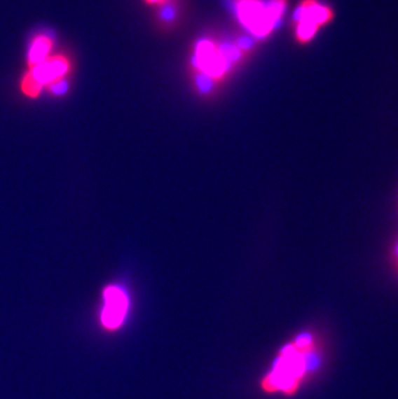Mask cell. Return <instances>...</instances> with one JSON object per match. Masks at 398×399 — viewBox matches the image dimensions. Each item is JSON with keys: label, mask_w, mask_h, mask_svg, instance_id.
<instances>
[{"label": "cell", "mask_w": 398, "mask_h": 399, "mask_svg": "<svg viewBox=\"0 0 398 399\" xmlns=\"http://www.w3.org/2000/svg\"><path fill=\"white\" fill-rule=\"evenodd\" d=\"M287 0H270L266 6L261 0H238L237 10L242 24L256 36H266L277 20L282 16Z\"/></svg>", "instance_id": "cell-1"}, {"label": "cell", "mask_w": 398, "mask_h": 399, "mask_svg": "<svg viewBox=\"0 0 398 399\" xmlns=\"http://www.w3.org/2000/svg\"><path fill=\"white\" fill-rule=\"evenodd\" d=\"M229 56L219 50L215 44L210 41H202L195 50V64L200 71L208 76L219 79L221 78L229 66Z\"/></svg>", "instance_id": "cell-2"}, {"label": "cell", "mask_w": 398, "mask_h": 399, "mask_svg": "<svg viewBox=\"0 0 398 399\" xmlns=\"http://www.w3.org/2000/svg\"><path fill=\"white\" fill-rule=\"evenodd\" d=\"M105 298V307L101 314V319L104 326L109 330H114L119 327L125 319L127 308H128V299L125 292L116 286L108 287L104 292Z\"/></svg>", "instance_id": "cell-3"}, {"label": "cell", "mask_w": 398, "mask_h": 399, "mask_svg": "<svg viewBox=\"0 0 398 399\" xmlns=\"http://www.w3.org/2000/svg\"><path fill=\"white\" fill-rule=\"evenodd\" d=\"M70 69V64L64 56H53L44 59L41 64L32 67L29 74L33 76L36 83L41 87L56 83L60 80H65V75Z\"/></svg>", "instance_id": "cell-4"}, {"label": "cell", "mask_w": 398, "mask_h": 399, "mask_svg": "<svg viewBox=\"0 0 398 399\" xmlns=\"http://www.w3.org/2000/svg\"><path fill=\"white\" fill-rule=\"evenodd\" d=\"M332 17V9L320 3L318 0H301L296 8L295 21L312 24L320 29L321 26L330 22Z\"/></svg>", "instance_id": "cell-5"}, {"label": "cell", "mask_w": 398, "mask_h": 399, "mask_svg": "<svg viewBox=\"0 0 398 399\" xmlns=\"http://www.w3.org/2000/svg\"><path fill=\"white\" fill-rule=\"evenodd\" d=\"M52 48V39L46 35H39L34 39L30 53H29V64L30 67L35 66L48 59L50 50Z\"/></svg>", "instance_id": "cell-6"}, {"label": "cell", "mask_w": 398, "mask_h": 399, "mask_svg": "<svg viewBox=\"0 0 398 399\" xmlns=\"http://www.w3.org/2000/svg\"><path fill=\"white\" fill-rule=\"evenodd\" d=\"M148 3L150 4H159V3H163V1H166V0H146Z\"/></svg>", "instance_id": "cell-7"}]
</instances>
